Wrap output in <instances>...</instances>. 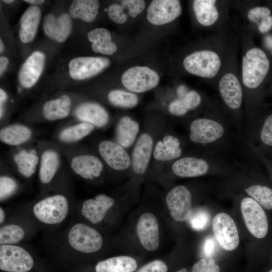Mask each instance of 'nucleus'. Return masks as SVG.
<instances>
[{
    "instance_id": "a211bd4d",
    "label": "nucleus",
    "mask_w": 272,
    "mask_h": 272,
    "mask_svg": "<svg viewBox=\"0 0 272 272\" xmlns=\"http://www.w3.org/2000/svg\"><path fill=\"white\" fill-rule=\"evenodd\" d=\"M221 96L225 104L232 110L239 109L242 104L243 93L237 77L227 73L221 79L219 85Z\"/></svg>"
},
{
    "instance_id": "c756f323",
    "label": "nucleus",
    "mask_w": 272,
    "mask_h": 272,
    "mask_svg": "<svg viewBox=\"0 0 272 272\" xmlns=\"http://www.w3.org/2000/svg\"><path fill=\"white\" fill-rule=\"evenodd\" d=\"M216 1L195 0L193 8L197 21L202 25L208 26L213 24L218 19L219 13L215 6Z\"/></svg>"
},
{
    "instance_id": "58836bf2",
    "label": "nucleus",
    "mask_w": 272,
    "mask_h": 272,
    "mask_svg": "<svg viewBox=\"0 0 272 272\" xmlns=\"http://www.w3.org/2000/svg\"><path fill=\"white\" fill-rule=\"evenodd\" d=\"M17 187L16 182L8 176H1L0 178V198L4 200L11 195Z\"/></svg>"
},
{
    "instance_id": "473e14b6",
    "label": "nucleus",
    "mask_w": 272,
    "mask_h": 272,
    "mask_svg": "<svg viewBox=\"0 0 272 272\" xmlns=\"http://www.w3.org/2000/svg\"><path fill=\"white\" fill-rule=\"evenodd\" d=\"M14 160L17 165L19 172L28 178L35 172L38 157L35 150H23L15 155Z\"/></svg>"
},
{
    "instance_id": "09e8293b",
    "label": "nucleus",
    "mask_w": 272,
    "mask_h": 272,
    "mask_svg": "<svg viewBox=\"0 0 272 272\" xmlns=\"http://www.w3.org/2000/svg\"><path fill=\"white\" fill-rule=\"evenodd\" d=\"M272 27V16H269L263 18L258 25L260 32L265 33Z\"/></svg>"
},
{
    "instance_id": "c03bdc74",
    "label": "nucleus",
    "mask_w": 272,
    "mask_h": 272,
    "mask_svg": "<svg viewBox=\"0 0 272 272\" xmlns=\"http://www.w3.org/2000/svg\"><path fill=\"white\" fill-rule=\"evenodd\" d=\"M167 264L163 260L151 261L137 269L134 272H168Z\"/></svg>"
},
{
    "instance_id": "4468645a",
    "label": "nucleus",
    "mask_w": 272,
    "mask_h": 272,
    "mask_svg": "<svg viewBox=\"0 0 272 272\" xmlns=\"http://www.w3.org/2000/svg\"><path fill=\"white\" fill-rule=\"evenodd\" d=\"M137 232L142 246L147 250L155 251L159 245V224L151 213L143 214L137 224Z\"/></svg>"
},
{
    "instance_id": "9b49d317",
    "label": "nucleus",
    "mask_w": 272,
    "mask_h": 272,
    "mask_svg": "<svg viewBox=\"0 0 272 272\" xmlns=\"http://www.w3.org/2000/svg\"><path fill=\"white\" fill-rule=\"evenodd\" d=\"M166 202L172 218L177 222L188 220L192 215V196L183 185L172 188L167 193Z\"/></svg>"
},
{
    "instance_id": "79ce46f5",
    "label": "nucleus",
    "mask_w": 272,
    "mask_h": 272,
    "mask_svg": "<svg viewBox=\"0 0 272 272\" xmlns=\"http://www.w3.org/2000/svg\"><path fill=\"white\" fill-rule=\"evenodd\" d=\"M259 136L260 141L264 145L272 147V114L265 119Z\"/></svg>"
},
{
    "instance_id": "393cba45",
    "label": "nucleus",
    "mask_w": 272,
    "mask_h": 272,
    "mask_svg": "<svg viewBox=\"0 0 272 272\" xmlns=\"http://www.w3.org/2000/svg\"><path fill=\"white\" fill-rule=\"evenodd\" d=\"M182 153L179 139L173 135H167L162 141L157 143L153 151V156L157 160L166 161L177 159Z\"/></svg>"
},
{
    "instance_id": "f704fd0d",
    "label": "nucleus",
    "mask_w": 272,
    "mask_h": 272,
    "mask_svg": "<svg viewBox=\"0 0 272 272\" xmlns=\"http://www.w3.org/2000/svg\"><path fill=\"white\" fill-rule=\"evenodd\" d=\"M94 129L91 124L83 122L63 129L59 134V139L64 142L78 141L90 133Z\"/></svg>"
},
{
    "instance_id": "6ab92c4d",
    "label": "nucleus",
    "mask_w": 272,
    "mask_h": 272,
    "mask_svg": "<svg viewBox=\"0 0 272 272\" xmlns=\"http://www.w3.org/2000/svg\"><path fill=\"white\" fill-rule=\"evenodd\" d=\"M153 141L148 133H143L139 138L133 149L131 164L133 171L137 174H143L150 160Z\"/></svg>"
},
{
    "instance_id": "680f3d73",
    "label": "nucleus",
    "mask_w": 272,
    "mask_h": 272,
    "mask_svg": "<svg viewBox=\"0 0 272 272\" xmlns=\"http://www.w3.org/2000/svg\"><path fill=\"white\" fill-rule=\"evenodd\" d=\"M268 272H272V268H271L270 270H269Z\"/></svg>"
},
{
    "instance_id": "c85d7f7f",
    "label": "nucleus",
    "mask_w": 272,
    "mask_h": 272,
    "mask_svg": "<svg viewBox=\"0 0 272 272\" xmlns=\"http://www.w3.org/2000/svg\"><path fill=\"white\" fill-rule=\"evenodd\" d=\"M99 8L97 0H75L71 4L69 13L72 18L91 22L96 19Z\"/></svg>"
},
{
    "instance_id": "f257e3e1",
    "label": "nucleus",
    "mask_w": 272,
    "mask_h": 272,
    "mask_svg": "<svg viewBox=\"0 0 272 272\" xmlns=\"http://www.w3.org/2000/svg\"><path fill=\"white\" fill-rule=\"evenodd\" d=\"M189 128V137L192 142L208 146L221 143L227 134L225 123L208 117L193 120L190 124Z\"/></svg>"
},
{
    "instance_id": "2f4dec72",
    "label": "nucleus",
    "mask_w": 272,
    "mask_h": 272,
    "mask_svg": "<svg viewBox=\"0 0 272 272\" xmlns=\"http://www.w3.org/2000/svg\"><path fill=\"white\" fill-rule=\"evenodd\" d=\"M59 165L58 154L53 150H47L43 153L41 157L39 172L40 180L43 183H48L51 181Z\"/></svg>"
},
{
    "instance_id": "5701e85b",
    "label": "nucleus",
    "mask_w": 272,
    "mask_h": 272,
    "mask_svg": "<svg viewBox=\"0 0 272 272\" xmlns=\"http://www.w3.org/2000/svg\"><path fill=\"white\" fill-rule=\"evenodd\" d=\"M41 17L40 8L32 5L23 13L20 19L19 37L24 43L32 41L37 33Z\"/></svg>"
},
{
    "instance_id": "de8ad7c7",
    "label": "nucleus",
    "mask_w": 272,
    "mask_h": 272,
    "mask_svg": "<svg viewBox=\"0 0 272 272\" xmlns=\"http://www.w3.org/2000/svg\"><path fill=\"white\" fill-rule=\"evenodd\" d=\"M183 98L189 110L196 108L201 102L200 95L193 90L188 92Z\"/></svg>"
},
{
    "instance_id": "4d7b16f0",
    "label": "nucleus",
    "mask_w": 272,
    "mask_h": 272,
    "mask_svg": "<svg viewBox=\"0 0 272 272\" xmlns=\"http://www.w3.org/2000/svg\"><path fill=\"white\" fill-rule=\"evenodd\" d=\"M266 43L269 47H272V38L268 36L266 39Z\"/></svg>"
},
{
    "instance_id": "7c9ffc66",
    "label": "nucleus",
    "mask_w": 272,
    "mask_h": 272,
    "mask_svg": "<svg viewBox=\"0 0 272 272\" xmlns=\"http://www.w3.org/2000/svg\"><path fill=\"white\" fill-rule=\"evenodd\" d=\"M31 134L32 131L27 126L15 124L2 128L0 131V139L6 144L18 146L27 141Z\"/></svg>"
},
{
    "instance_id": "4be33fe9",
    "label": "nucleus",
    "mask_w": 272,
    "mask_h": 272,
    "mask_svg": "<svg viewBox=\"0 0 272 272\" xmlns=\"http://www.w3.org/2000/svg\"><path fill=\"white\" fill-rule=\"evenodd\" d=\"M75 116L80 120L101 127L105 126L109 120L106 110L99 104L84 103L79 105L75 111Z\"/></svg>"
},
{
    "instance_id": "bf43d9fd",
    "label": "nucleus",
    "mask_w": 272,
    "mask_h": 272,
    "mask_svg": "<svg viewBox=\"0 0 272 272\" xmlns=\"http://www.w3.org/2000/svg\"><path fill=\"white\" fill-rule=\"evenodd\" d=\"M176 272H189V271L186 269V268H182L177 270Z\"/></svg>"
},
{
    "instance_id": "6e6552de",
    "label": "nucleus",
    "mask_w": 272,
    "mask_h": 272,
    "mask_svg": "<svg viewBox=\"0 0 272 272\" xmlns=\"http://www.w3.org/2000/svg\"><path fill=\"white\" fill-rule=\"evenodd\" d=\"M214 235L219 245L225 250H235L239 244V235L236 225L228 214L220 213L213 220Z\"/></svg>"
},
{
    "instance_id": "8fccbe9b",
    "label": "nucleus",
    "mask_w": 272,
    "mask_h": 272,
    "mask_svg": "<svg viewBox=\"0 0 272 272\" xmlns=\"http://www.w3.org/2000/svg\"><path fill=\"white\" fill-rule=\"evenodd\" d=\"M215 243L214 239L211 237H208L203 244V251L207 256L211 255L214 252Z\"/></svg>"
},
{
    "instance_id": "72a5a7b5",
    "label": "nucleus",
    "mask_w": 272,
    "mask_h": 272,
    "mask_svg": "<svg viewBox=\"0 0 272 272\" xmlns=\"http://www.w3.org/2000/svg\"><path fill=\"white\" fill-rule=\"evenodd\" d=\"M249 197L255 200L264 209L272 210V188L266 185L255 184L244 189Z\"/></svg>"
},
{
    "instance_id": "cd10ccee",
    "label": "nucleus",
    "mask_w": 272,
    "mask_h": 272,
    "mask_svg": "<svg viewBox=\"0 0 272 272\" xmlns=\"http://www.w3.org/2000/svg\"><path fill=\"white\" fill-rule=\"evenodd\" d=\"M71 109V100L66 95H63L55 99L45 103L43 107V114L49 120H55L66 117Z\"/></svg>"
},
{
    "instance_id": "864d4df0",
    "label": "nucleus",
    "mask_w": 272,
    "mask_h": 272,
    "mask_svg": "<svg viewBox=\"0 0 272 272\" xmlns=\"http://www.w3.org/2000/svg\"><path fill=\"white\" fill-rule=\"evenodd\" d=\"M186 89L185 86H181L178 89V94L180 98H183L187 94Z\"/></svg>"
},
{
    "instance_id": "49530a36",
    "label": "nucleus",
    "mask_w": 272,
    "mask_h": 272,
    "mask_svg": "<svg viewBox=\"0 0 272 272\" xmlns=\"http://www.w3.org/2000/svg\"><path fill=\"white\" fill-rule=\"evenodd\" d=\"M269 9L264 7H256L250 9L248 13V18L251 21L257 22L260 19L261 20L270 16Z\"/></svg>"
},
{
    "instance_id": "f8f14e48",
    "label": "nucleus",
    "mask_w": 272,
    "mask_h": 272,
    "mask_svg": "<svg viewBox=\"0 0 272 272\" xmlns=\"http://www.w3.org/2000/svg\"><path fill=\"white\" fill-rule=\"evenodd\" d=\"M182 7L178 0H154L149 6L147 18L155 25L169 23L179 17Z\"/></svg>"
},
{
    "instance_id": "0eeeda50",
    "label": "nucleus",
    "mask_w": 272,
    "mask_h": 272,
    "mask_svg": "<svg viewBox=\"0 0 272 272\" xmlns=\"http://www.w3.org/2000/svg\"><path fill=\"white\" fill-rule=\"evenodd\" d=\"M184 69L188 73L203 78L215 77L221 66V60L216 52L200 50L187 55L183 60Z\"/></svg>"
},
{
    "instance_id": "412c9836",
    "label": "nucleus",
    "mask_w": 272,
    "mask_h": 272,
    "mask_svg": "<svg viewBox=\"0 0 272 272\" xmlns=\"http://www.w3.org/2000/svg\"><path fill=\"white\" fill-rule=\"evenodd\" d=\"M71 167L74 172L83 178L93 179L99 177L103 169L101 161L96 157L83 155L74 157Z\"/></svg>"
},
{
    "instance_id": "a878e982",
    "label": "nucleus",
    "mask_w": 272,
    "mask_h": 272,
    "mask_svg": "<svg viewBox=\"0 0 272 272\" xmlns=\"http://www.w3.org/2000/svg\"><path fill=\"white\" fill-rule=\"evenodd\" d=\"M88 38L92 43L91 47L95 53L112 55L117 50L116 44L111 41L109 31L103 28H97L88 33Z\"/></svg>"
},
{
    "instance_id": "aec40b11",
    "label": "nucleus",
    "mask_w": 272,
    "mask_h": 272,
    "mask_svg": "<svg viewBox=\"0 0 272 272\" xmlns=\"http://www.w3.org/2000/svg\"><path fill=\"white\" fill-rule=\"evenodd\" d=\"M114 203V199L104 194H100L95 199H88L82 205V215L92 224H97L104 218L107 211Z\"/></svg>"
},
{
    "instance_id": "20e7f679",
    "label": "nucleus",
    "mask_w": 272,
    "mask_h": 272,
    "mask_svg": "<svg viewBox=\"0 0 272 272\" xmlns=\"http://www.w3.org/2000/svg\"><path fill=\"white\" fill-rule=\"evenodd\" d=\"M242 217L250 233L256 239L266 237L269 223L265 210L250 197L243 198L240 203Z\"/></svg>"
},
{
    "instance_id": "052dcab7",
    "label": "nucleus",
    "mask_w": 272,
    "mask_h": 272,
    "mask_svg": "<svg viewBox=\"0 0 272 272\" xmlns=\"http://www.w3.org/2000/svg\"><path fill=\"white\" fill-rule=\"evenodd\" d=\"M3 2L6 4H10L13 3L14 1L13 0H5V1H3Z\"/></svg>"
},
{
    "instance_id": "e433bc0d",
    "label": "nucleus",
    "mask_w": 272,
    "mask_h": 272,
    "mask_svg": "<svg viewBox=\"0 0 272 272\" xmlns=\"http://www.w3.org/2000/svg\"><path fill=\"white\" fill-rule=\"evenodd\" d=\"M24 236V229L18 225L4 226L0 229V244L13 245L21 241Z\"/></svg>"
},
{
    "instance_id": "c9c22d12",
    "label": "nucleus",
    "mask_w": 272,
    "mask_h": 272,
    "mask_svg": "<svg viewBox=\"0 0 272 272\" xmlns=\"http://www.w3.org/2000/svg\"><path fill=\"white\" fill-rule=\"evenodd\" d=\"M108 99L114 106L123 108H132L137 105L139 100L135 94L120 90L110 91Z\"/></svg>"
},
{
    "instance_id": "ddd939ff",
    "label": "nucleus",
    "mask_w": 272,
    "mask_h": 272,
    "mask_svg": "<svg viewBox=\"0 0 272 272\" xmlns=\"http://www.w3.org/2000/svg\"><path fill=\"white\" fill-rule=\"evenodd\" d=\"M109 63V60L106 57H75L69 62V74L73 79L82 80L96 75Z\"/></svg>"
},
{
    "instance_id": "bb28decb",
    "label": "nucleus",
    "mask_w": 272,
    "mask_h": 272,
    "mask_svg": "<svg viewBox=\"0 0 272 272\" xmlns=\"http://www.w3.org/2000/svg\"><path fill=\"white\" fill-rule=\"evenodd\" d=\"M139 131V124L130 117L125 116L118 121L115 130L118 144L123 148L129 147L134 142Z\"/></svg>"
},
{
    "instance_id": "6e6d98bb",
    "label": "nucleus",
    "mask_w": 272,
    "mask_h": 272,
    "mask_svg": "<svg viewBox=\"0 0 272 272\" xmlns=\"http://www.w3.org/2000/svg\"><path fill=\"white\" fill-rule=\"evenodd\" d=\"M5 218V212L3 209L2 208H0V223L1 224L3 223Z\"/></svg>"
},
{
    "instance_id": "423d86ee",
    "label": "nucleus",
    "mask_w": 272,
    "mask_h": 272,
    "mask_svg": "<svg viewBox=\"0 0 272 272\" xmlns=\"http://www.w3.org/2000/svg\"><path fill=\"white\" fill-rule=\"evenodd\" d=\"M68 210L67 200L60 194L46 197L35 204L33 208L35 217L40 222L49 225L63 221Z\"/></svg>"
},
{
    "instance_id": "dca6fc26",
    "label": "nucleus",
    "mask_w": 272,
    "mask_h": 272,
    "mask_svg": "<svg viewBox=\"0 0 272 272\" xmlns=\"http://www.w3.org/2000/svg\"><path fill=\"white\" fill-rule=\"evenodd\" d=\"M45 61L44 54L39 51L33 52L21 66L18 79L20 84L25 88L32 87L41 75Z\"/></svg>"
},
{
    "instance_id": "3c124183",
    "label": "nucleus",
    "mask_w": 272,
    "mask_h": 272,
    "mask_svg": "<svg viewBox=\"0 0 272 272\" xmlns=\"http://www.w3.org/2000/svg\"><path fill=\"white\" fill-rule=\"evenodd\" d=\"M9 59L5 56H1L0 57V74L2 75L3 73L5 71L7 65L9 63Z\"/></svg>"
},
{
    "instance_id": "f3484780",
    "label": "nucleus",
    "mask_w": 272,
    "mask_h": 272,
    "mask_svg": "<svg viewBox=\"0 0 272 272\" xmlns=\"http://www.w3.org/2000/svg\"><path fill=\"white\" fill-rule=\"evenodd\" d=\"M43 29L49 38L62 42L67 38L71 32V16L66 13L62 14L58 17L48 14L44 18Z\"/></svg>"
},
{
    "instance_id": "f03ea898",
    "label": "nucleus",
    "mask_w": 272,
    "mask_h": 272,
    "mask_svg": "<svg viewBox=\"0 0 272 272\" xmlns=\"http://www.w3.org/2000/svg\"><path fill=\"white\" fill-rule=\"evenodd\" d=\"M269 67V60L261 49H249L242 59V81L245 87L250 89L258 87L263 82Z\"/></svg>"
},
{
    "instance_id": "7ed1b4c3",
    "label": "nucleus",
    "mask_w": 272,
    "mask_h": 272,
    "mask_svg": "<svg viewBox=\"0 0 272 272\" xmlns=\"http://www.w3.org/2000/svg\"><path fill=\"white\" fill-rule=\"evenodd\" d=\"M0 269L2 272H44L26 250L14 245H1Z\"/></svg>"
},
{
    "instance_id": "a19ab883",
    "label": "nucleus",
    "mask_w": 272,
    "mask_h": 272,
    "mask_svg": "<svg viewBox=\"0 0 272 272\" xmlns=\"http://www.w3.org/2000/svg\"><path fill=\"white\" fill-rule=\"evenodd\" d=\"M109 18L114 23L121 24L125 22L127 15L123 12V8L118 4H112L107 9Z\"/></svg>"
},
{
    "instance_id": "5fc2aeb1",
    "label": "nucleus",
    "mask_w": 272,
    "mask_h": 272,
    "mask_svg": "<svg viewBox=\"0 0 272 272\" xmlns=\"http://www.w3.org/2000/svg\"><path fill=\"white\" fill-rule=\"evenodd\" d=\"M24 2L29 3L33 5V6H36L37 5H40L43 4L45 1L43 0H25Z\"/></svg>"
},
{
    "instance_id": "39448f33",
    "label": "nucleus",
    "mask_w": 272,
    "mask_h": 272,
    "mask_svg": "<svg viewBox=\"0 0 272 272\" xmlns=\"http://www.w3.org/2000/svg\"><path fill=\"white\" fill-rule=\"evenodd\" d=\"M67 240L73 249L83 253L96 252L103 245L100 234L94 228L81 223L75 224L70 229Z\"/></svg>"
},
{
    "instance_id": "a18cd8bd",
    "label": "nucleus",
    "mask_w": 272,
    "mask_h": 272,
    "mask_svg": "<svg viewBox=\"0 0 272 272\" xmlns=\"http://www.w3.org/2000/svg\"><path fill=\"white\" fill-rule=\"evenodd\" d=\"M168 108L171 114L177 116L183 115L189 110L183 98L173 101Z\"/></svg>"
},
{
    "instance_id": "b1692460",
    "label": "nucleus",
    "mask_w": 272,
    "mask_h": 272,
    "mask_svg": "<svg viewBox=\"0 0 272 272\" xmlns=\"http://www.w3.org/2000/svg\"><path fill=\"white\" fill-rule=\"evenodd\" d=\"M138 267L137 260L129 256L122 255L108 258L97 262L94 272H134Z\"/></svg>"
},
{
    "instance_id": "13d9d810",
    "label": "nucleus",
    "mask_w": 272,
    "mask_h": 272,
    "mask_svg": "<svg viewBox=\"0 0 272 272\" xmlns=\"http://www.w3.org/2000/svg\"><path fill=\"white\" fill-rule=\"evenodd\" d=\"M4 43H3L2 39H1V40H0V52H1V53H2L4 51Z\"/></svg>"
},
{
    "instance_id": "1a4fd4ad",
    "label": "nucleus",
    "mask_w": 272,
    "mask_h": 272,
    "mask_svg": "<svg viewBox=\"0 0 272 272\" xmlns=\"http://www.w3.org/2000/svg\"><path fill=\"white\" fill-rule=\"evenodd\" d=\"M159 75L147 66H135L125 71L121 77L123 85L128 90L143 93L156 87L159 82Z\"/></svg>"
},
{
    "instance_id": "37998d69",
    "label": "nucleus",
    "mask_w": 272,
    "mask_h": 272,
    "mask_svg": "<svg viewBox=\"0 0 272 272\" xmlns=\"http://www.w3.org/2000/svg\"><path fill=\"white\" fill-rule=\"evenodd\" d=\"M121 6L127 8L129 15L134 18L143 11L145 2L143 0H124L121 2Z\"/></svg>"
},
{
    "instance_id": "9d476101",
    "label": "nucleus",
    "mask_w": 272,
    "mask_h": 272,
    "mask_svg": "<svg viewBox=\"0 0 272 272\" xmlns=\"http://www.w3.org/2000/svg\"><path fill=\"white\" fill-rule=\"evenodd\" d=\"M223 164L218 160L192 156L184 157L176 160L172 166L175 175L180 177H195L210 173L214 165Z\"/></svg>"
},
{
    "instance_id": "ea45409f",
    "label": "nucleus",
    "mask_w": 272,
    "mask_h": 272,
    "mask_svg": "<svg viewBox=\"0 0 272 272\" xmlns=\"http://www.w3.org/2000/svg\"><path fill=\"white\" fill-rule=\"evenodd\" d=\"M220 268L214 259L202 258L192 266L191 272H220Z\"/></svg>"
},
{
    "instance_id": "603ef678",
    "label": "nucleus",
    "mask_w": 272,
    "mask_h": 272,
    "mask_svg": "<svg viewBox=\"0 0 272 272\" xmlns=\"http://www.w3.org/2000/svg\"><path fill=\"white\" fill-rule=\"evenodd\" d=\"M7 98V95L5 91L1 89H0V104H1V109L2 108V106L6 100Z\"/></svg>"
},
{
    "instance_id": "2eb2a0df",
    "label": "nucleus",
    "mask_w": 272,
    "mask_h": 272,
    "mask_svg": "<svg viewBox=\"0 0 272 272\" xmlns=\"http://www.w3.org/2000/svg\"><path fill=\"white\" fill-rule=\"evenodd\" d=\"M98 150L106 164L114 170H125L130 166L129 156L124 149L117 143L103 141L99 144Z\"/></svg>"
},
{
    "instance_id": "4c0bfd02",
    "label": "nucleus",
    "mask_w": 272,
    "mask_h": 272,
    "mask_svg": "<svg viewBox=\"0 0 272 272\" xmlns=\"http://www.w3.org/2000/svg\"><path fill=\"white\" fill-rule=\"evenodd\" d=\"M189 220L191 228L196 231L204 230L210 222V216L203 210H199L192 214Z\"/></svg>"
}]
</instances>
